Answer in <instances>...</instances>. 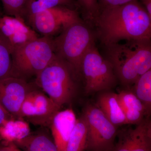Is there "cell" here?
Returning a JSON list of instances; mask_svg holds the SVG:
<instances>
[{
  "label": "cell",
  "instance_id": "cell-1",
  "mask_svg": "<svg viewBox=\"0 0 151 151\" xmlns=\"http://www.w3.org/2000/svg\"><path fill=\"white\" fill-rule=\"evenodd\" d=\"M93 24L105 46L122 41H151V17L138 1L100 9Z\"/></svg>",
  "mask_w": 151,
  "mask_h": 151
},
{
  "label": "cell",
  "instance_id": "cell-2",
  "mask_svg": "<svg viewBox=\"0 0 151 151\" xmlns=\"http://www.w3.org/2000/svg\"><path fill=\"white\" fill-rule=\"evenodd\" d=\"M105 46L106 57L118 80L127 87L151 70V41H123Z\"/></svg>",
  "mask_w": 151,
  "mask_h": 151
},
{
  "label": "cell",
  "instance_id": "cell-3",
  "mask_svg": "<svg viewBox=\"0 0 151 151\" xmlns=\"http://www.w3.org/2000/svg\"><path fill=\"white\" fill-rule=\"evenodd\" d=\"M81 80L70 64L55 55L36 76L34 83L55 103L62 107L74 99Z\"/></svg>",
  "mask_w": 151,
  "mask_h": 151
},
{
  "label": "cell",
  "instance_id": "cell-4",
  "mask_svg": "<svg viewBox=\"0 0 151 151\" xmlns=\"http://www.w3.org/2000/svg\"><path fill=\"white\" fill-rule=\"evenodd\" d=\"M53 37H40L14 49L12 76L27 81L37 76L54 59Z\"/></svg>",
  "mask_w": 151,
  "mask_h": 151
},
{
  "label": "cell",
  "instance_id": "cell-5",
  "mask_svg": "<svg viewBox=\"0 0 151 151\" xmlns=\"http://www.w3.org/2000/svg\"><path fill=\"white\" fill-rule=\"evenodd\" d=\"M86 22L82 20L73 23L52 39L55 55L70 64L80 78L82 58L95 43V34Z\"/></svg>",
  "mask_w": 151,
  "mask_h": 151
},
{
  "label": "cell",
  "instance_id": "cell-6",
  "mask_svg": "<svg viewBox=\"0 0 151 151\" xmlns=\"http://www.w3.org/2000/svg\"><path fill=\"white\" fill-rule=\"evenodd\" d=\"M80 76L84 81L85 93L88 94L109 91L119 81L113 65L101 55L95 43L82 58Z\"/></svg>",
  "mask_w": 151,
  "mask_h": 151
},
{
  "label": "cell",
  "instance_id": "cell-7",
  "mask_svg": "<svg viewBox=\"0 0 151 151\" xmlns=\"http://www.w3.org/2000/svg\"><path fill=\"white\" fill-rule=\"evenodd\" d=\"M87 125L85 150L88 151H111L117 137V127L113 125L97 105L89 104L83 111Z\"/></svg>",
  "mask_w": 151,
  "mask_h": 151
},
{
  "label": "cell",
  "instance_id": "cell-8",
  "mask_svg": "<svg viewBox=\"0 0 151 151\" xmlns=\"http://www.w3.org/2000/svg\"><path fill=\"white\" fill-rule=\"evenodd\" d=\"M82 20L78 10L59 6L34 14L28 17L26 22L38 34L53 37L73 23Z\"/></svg>",
  "mask_w": 151,
  "mask_h": 151
},
{
  "label": "cell",
  "instance_id": "cell-9",
  "mask_svg": "<svg viewBox=\"0 0 151 151\" xmlns=\"http://www.w3.org/2000/svg\"><path fill=\"white\" fill-rule=\"evenodd\" d=\"M35 85L13 76L0 79V104L14 118L19 119L22 103L28 94L35 89Z\"/></svg>",
  "mask_w": 151,
  "mask_h": 151
},
{
  "label": "cell",
  "instance_id": "cell-10",
  "mask_svg": "<svg viewBox=\"0 0 151 151\" xmlns=\"http://www.w3.org/2000/svg\"><path fill=\"white\" fill-rule=\"evenodd\" d=\"M136 127L118 131V140L111 151H151V122L146 117Z\"/></svg>",
  "mask_w": 151,
  "mask_h": 151
},
{
  "label": "cell",
  "instance_id": "cell-11",
  "mask_svg": "<svg viewBox=\"0 0 151 151\" xmlns=\"http://www.w3.org/2000/svg\"><path fill=\"white\" fill-rule=\"evenodd\" d=\"M0 31L13 49L40 37L23 19L5 14H0Z\"/></svg>",
  "mask_w": 151,
  "mask_h": 151
},
{
  "label": "cell",
  "instance_id": "cell-12",
  "mask_svg": "<svg viewBox=\"0 0 151 151\" xmlns=\"http://www.w3.org/2000/svg\"><path fill=\"white\" fill-rule=\"evenodd\" d=\"M76 118L71 108L60 111L50 125L52 137L58 151H66L68 143Z\"/></svg>",
  "mask_w": 151,
  "mask_h": 151
},
{
  "label": "cell",
  "instance_id": "cell-13",
  "mask_svg": "<svg viewBox=\"0 0 151 151\" xmlns=\"http://www.w3.org/2000/svg\"><path fill=\"white\" fill-rule=\"evenodd\" d=\"M31 93L34 104L35 114L29 121L34 125L49 128L52 119L60 111L61 107L40 90L35 89Z\"/></svg>",
  "mask_w": 151,
  "mask_h": 151
},
{
  "label": "cell",
  "instance_id": "cell-14",
  "mask_svg": "<svg viewBox=\"0 0 151 151\" xmlns=\"http://www.w3.org/2000/svg\"><path fill=\"white\" fill-rule=\"evenodd\" d=\"M118 97L127 124L137 125L145 118L150 117L145 106L132 90H122L118 94Z\"/></svg>",
  "mask_w": 151,
  "mask_h": 151
},
{
  "label": "cell",
  "instance_id": "cell-15",
  "mask_svg": "<svg viewBox=\"0 0 151 151\" xmlns=\"http://www.w3.org/2000/svg\"><path fill=\"white\" fill-rule=\"evenodd\" d=\"M96 105L116 127L127 125V120L118 99V94L109 91L100 92Z\"/></svg>",
  "mask_w": 151,
  "mask_h": 151
},
{
  "label": "cell",
  "instance_id": "cell-16",
  "mask_svg": "<svg viewBox=\"0 0 151 151\" xmlns=\"http://www.w3.org/2000/svg\"><path fill=\"white\" fill-rule=\"evenodd\" d=\"M41 128L14 144L22 151H58L47 127Z\"/></svg>",
  "mask_w": 151,
  "mask_h": 151
},
{
  "label": "cell",
  "instance_id": "cell-17",
  "mask_svg": "<svg viewBox=\"0 0 151 151\" xmlns=\"http://www.w3.org/2000/svg\"><path fill=\"white\" fill-rule=\"evenodd\" d=\"M30 132L29 124L24 119H9L0 124V144L8 146L25 137Z\"/></svg>",
  "mask_w": 151,
  "mask_h": 151
},
{
  "label": "cell",
  "instance_id": "cell-18",
  "mask_svg": "<svg viewBox=\"0 0 151 151\" xmlns=\"http://www.w3.org/2000/svg\"><path fill=\"white\" fill-rule=\"evenodd\" d=\"M87 129L83 116L76 119L68 140L66 151H84L86 148Z\"/></svg>",
  "mask_w": 151,
  "mask_h": 151
},
{
  "label": "cell",
  "instance_id": "cell-19",
  "mask_svg": "<svg viewBox=\"0 0 151 151\" xmlns=\"http://www.w3.org/2000/svg\"><path fill=\"white\" fill-rule=\"evenodd\" d=\"M132 91L145 106L148 115L151 111V70L141 76L132 85Z\"/></svg>",
  "mask_w": 151,
  "mask_h": 151
},
{
  "label": "cell",
  "instance_id": "cell-20",
  "mask_svg": "<svg viewBox=\"0 0 151 151\" xmlns=\"http://www.w3.org/2000/svg\"><path fill=\"white\" fill-rule=\"evenodd\" d=\"M59 6L80 10L76 0H31L25 22L28 17L34 14Z\"/></svg>",
  "mask_w": 151,
  "mask_h": 151
},
{
  "label": "cell",
  "instance_id": "cell-21",
  "mask_svg": "<svg viewBox=\"0 0 151 151\" xmlns=\"http://www.w3.org/2000/svg\"><path fill=\"white\" fill-rule=\"evenodd\" d=\"M13 48L0 31V79L12 76Z\"/></svg>",
  "mask_w": 151,
  "mask_h": 151
},
{
  "label": "cell",
  "instance_id": "cell-22",
  "mask_svg": "<svg viewBox=\"0 0 151 151\" xmlns=\"http://www.w3.org/2000/svg\"><path fill=\"white\" fill-rule=\"evenodd\" d=\"M5 14L21 18L25 21L31 0H1Z\"/></svg>",
  "mask_w": 151,
  "mask_h": 151
},
{
  "label": "cell",
  "instance_id": "cell-23",
  "mask_svg": "<svg viewBox=\"0 0 151 151\" xmlns=\"http://www.w3.org/2000/svg\"><path fill=\"white\" fill-rule=\"evenodd\" d=\"M84 18L88 23L93 24L99 13L98 0H76Z\"/></svg>",
  "mask_w": 151,
  "mask_h": 151
},
{
  "label": "cell",
  "instance_id": "cell-24",
  "mask_svg": "<svg viewBox=\"0 0 151 151\" xmlns=\"http://www.w3.org/2000/svg\"><path fill=\"white\" fill-rule=\"evenodd\" d=\"M138 0H98L99 10L108 7L122 5Z\"/></svg>",
  "mask_w": 151,
  "mask_h": 151
},
{
  "label": "cell",
  "instance_id": "cell-25",
  "mask_svg": "<svg viewBox=\"0 0 151 151\" xmlns=\"http://www.w3.org/2000/svg\"><path fill=\"white\" fill-rule=\"evenodd\" d=\"M13 118H15L6 111L0 104V124H2L6 120Z\"/></svg>",
  "mask_w": 151,
  "mask_h": 151
},
{
  "label": "cell",
  "instance_id": "cell-26",
  "mask_svg": "<svg viewBox=\"0 0 151 151\" xmlns=\"http://www.w3.org/2000/svg\"><path fill=\"white\" fill-rule=\"evenodd\" d=\"M142 4L151 17V0H138Z\"/></svg>",
  "mask_w": 151,
  "mask_h": 151
},
{
  "label": "cell",
  "instance_id": "cell-27",
  "mask_svg": "<svg viewBox=\"0 0 151 151\" xmlns=\"http://www.w3.org/2000/svg\"><path fill=\"white\" fill-rule=\"evenodd\" d=\"M8 146L9 147L11 151H22L19 149L14 143H12Z\"/></svg>",
  "mask_w": 151,
  "mask_h": 151
},
{
  "label": "cell",
  "instance_id": "cell-28",
  "mask_svg": "<svg viewBox=\"0 0 151 151\" xmlns=\"http://www.w3.org/2000/svg\"><path fill=\"white\" fill-rule=\"evenodd\" d=\"M0 151H11L9 146H5L0 144Z\"/></svg>",
  "mask_w": 151,
  "mask_h": 151
}]
</instances>
